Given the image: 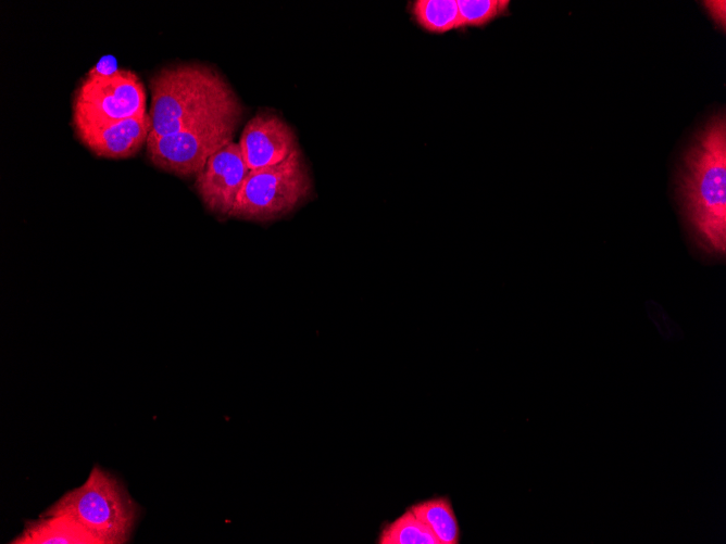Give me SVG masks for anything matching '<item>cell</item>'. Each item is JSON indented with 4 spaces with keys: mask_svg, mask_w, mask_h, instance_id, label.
Listing matches in <instances>:
<instances>
[{
    "mask_svg": "<svg viewBox=\"0 0 726 544\" xmlns=\"http://www.w3.org/2000/svg\"><path fill=\"white\" fill-rule=\"evenodd\" d=\"M149 88L148 139L242 114L241 103L227 81L201 63L163 67L151 77Z\"/></svg>",
    "mask_w": 726,
    "mask_h": 544,
    "instance_id": "obj_1",
    "label": "cell"
},
{
    "mask_svg": "<svg viewBox=\"0 0 726 544\" xmlns=\"http://www.w3.org/2000/svg\"><path fill=\"white\" fill-rule=\"evenodd\" d=\"M680 195L687 220L703 250H726V121L715 116L685 157Z\"/></svg>",
    "mask_w": 726,
    "mask_h": 544,
    "instance_id": "obj_2",
    "label": "cell"
},
{
    "mask_svg": "<svg viewBox=\"0 0 726 544\" xmlns=\"http://www.w3.org/2000/svg\"><path fill=\"white\" fill-rule=\"evenodd\" d=\"M43 514L73 518L100 544H123L129 540L139 509L117 479L95 466L82 486L65 493Z\"/></svg>",
    "mask_w": 726,
    "mask_h": 544,
    "instance_id": "obj_3",
    "label": "cell"
},
{
    "mask_svg": "<svg viewBox=\"0 0 726 544\" xmlns=\"http://www.w3.org/2000/svg\"><path fill=\"white\" fill-rule=\"evenodd\" d=\"M312 189V181L297 148L283 162L251 169L228 216L271 222L290 213Z\"/></svg>",
    "mask_w": 726,
    "mask_h": 544,
    "instance_id": "obj_4",
    "label": "cell"
},
{
    "mask_svg": "<svg viewBox=\"0 0 726 544\" xmlns=\"http://www.w3.org/2000/svg\"><path fill=\"white\" fill-rule=\"evenodd\" d=\"M146 113L145 88L132 71L120 68L111 75L88 72L75 91L74 128L109 124Z\"/></svg>",
    "mask_w": 726,
    "mask_h": 544,
    "instance_id": "obj_5",
    "label": "cell"
},
{
    "mask_svg": "<svg viewBox=\"0 0 726 544\" xmlns=\"http://www.w3.org/2000/svg\"><path fill=\"white\" fill-rule=\"evenodd\" d=\"M240 117H222L178 132L147 139V155L162 170L182 177L198 175L215 152L233 141Z\"/></svg>",
    "mask_w": 726,
    "mask_h": 544,
    "instance_id": "obj_6",
    "label": "cell"
},
{
    "mask_svg": "<svg viewBox=\"0 0 726 544\" xmlns=\"http://www.w3.org/2000/svg\"><path fill=\"white\" fill-rule=\"evenodd\" d=\"M249 172L239 143L231 141L208 160L195 186L209 211L229 215Z\"/></svg>",
    "mask_w": 726,
    "mask_h": 544,
    "instance_id": "obj_7",
    "label": "cell"
},
{
    "mask_svg": "<svg viewBox=\"0 0 726 544\" xmlns=\"http://www.w3.org/2000/svg\"><path fill=\"white\" fill-rule=\"evenodd\" d=\"M238 143L250 170L278 164L298 148L292 128L270 113L249 119Z\"/></svg>",
    "mask_w": 726,
    "mask_h": 544,
    "instance_id": "obj_8",
    "label": "cell"
},
{
    "mask_svg": "<svg viewBox=\"0 0 726 544\" xmlns=\"http://www.w3.org/2000/svg\"><path fill=\"white\" fill-rule=\"evenodd\" d=\"M151 130L148 113L89 127L75 128L78 139L96 155L125 159L137 153Z\"/></svg>",
    "mask_w": 726,
    "mask_h": 544,
    "instance_id": "obj_9",
    "label": "cell"
},
{
    "mask_svg": "<svg viewBox=\"0 0 726 544\" xmlns=\"http://www.w3.org/2000/svg\"><path fill=\"white\" fill-rule=\"evenodd\" d=\"M14 544H100L82 524L66 515L42 514L27 521Z\"/></svg>",
    "mask_w": 726,
    "mask_h": 544,
    "instance_id": "obj_10",
    "label": "cell"
},
{
    "mask_svg": "<svg viewBox=\"0 0 726 544\" xmlns=\"http://www.w3.org/2000/svg\"><path fill=\"white\" fill-rule=\"evenodd\" d=\"M431 530L440 544L459 542V526L446 497L428 499L410 508Z\"/></svg>",
    "mask_w": 726,
    "mask_h": 544,
    "instance_id": "obj_11",
    "label": "cell"
},
{
    "mask_svg": "<svg viewBox=\"0 0 726 544\" xmlns=\"http://www.w3.org/2000/svg\"><path fill=\"white\" fill-rule=\"evenodd\" d=\"M411 12L425 30L442 34L459 28L460 13L456 0H416Z\"/></svg>",
    "mask_w": 726,
    "mask_h": 544,
    "instance_id": "obj_12",
    "label": "cell"
},
{
    "mask_svg": "<svg viewBox=\"0 0 726 544\" xmlns=\"http://www.w3.org/2000/svg\"><path fill=\"white\" fill-rule=\"evenodd\" d=\"M380 544H440L431 530L411 509L387 524Z\"/></svg>",
    "mask_w": 726,
    "mask_h": 544,
    "instance_id": "obj_13",
    "label": "cell"
},
{
    "mask_svg": "<svg viewBox=\"0 0 726 544\" xmlns=\"http://www.w3.org/2000/svg\"><path fill=\"white\" fill-rule=\"evenodd\" d=\"M459 29L466 26H484L509 10L508 0H458Z\"/></svg>",
    "mask_w": 726,
    "mask_h": 544,
    "instance_id": "obj_14",
    "label": "cell"
},
{
    "mask_svg": "<svg viewBox=\"0 0 726 544\" xmlns=\"http://www.w3.org/2000/svg\"><path fill=\"white\" fill-rule=\"evenodd\" d=\"M705 8L708 9L711 17L721 25L722 29L725 28V1H704Z\"/></svg>",
    "mask_w": 726,
    "mask_h": 544,
    "instance_id": "obj_15",
    "label": "cell"
},
{
    "mask_svg": "<svg viewBox=\"0 0 726 544\" xmlns=\"http://www.w3.org/2000/svg\"><path fill=\"white\" fill-rule=\"evenodd\" d=\"M118 69L120 68H116L115 60L112 56L108 55L101 59L100 62L89 72L97 75H111Z\"/></svg>",
    "mask_w": 726,
    "mask_h": 544,
    "instance_id": "obj_16",
    "label": "cell"
}]
</instances>
